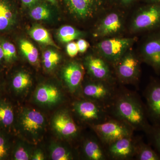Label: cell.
<instances>
[{"label":"cell","instance_id":"d590c367","mask_svg":"<svg viewBox=\"0 0 160 160\" xmlns=\"http://www.w3.org/2000/svg\"><path fill=\"white\" fill-rule=\"evenodd\" d=\"M37 0H22L23 4L27 6H30L33 5Z\"/></svg>","mask_w":160,"mask_h":160},{"label":"cell","instance_id":"cb8c5ba5","mask_svg":"<svg viewBox=\"0 0 160 160\" xmlns=\"http://www.w3.org/2000/svg\"><path fill=\"white\" fill-rule=\"evenodd\" d=\"M20 49L29 62L34 64L38 59L37 49L31 43L27 40H22L19 43Z\"/></svg>","mask_w":160,"mask_h":160},{"label":"cell","instance_id":"7a4b0ae2","mask_svg":"<svg viewBox=\"0 0 160 160\" xmlns=\"http://www.w3.org/2000/svg\"><path fill=\"white\" fill-rule=\"evenodd\" d=\"M117 82L92 79L82 87L84 98L98 103L107 109L114 99L118 89Z\"/></svg>","mask_w":160,"mask_h":160},{"label":"cell","instance_id":"d6a6232c","mask_svg":"<svg viewBox=\"0 0 160 160\" xmlns=\"http://www.w3.org/2000/svg\"><path fill=\"white\" fill-rule=\"evenodd\" d=\"M66 52L70 57H75L79 52L77 43L71 42L68 43L66 46Z\"/></svg>","mask_w":160,"mask_h":160},{"label":"cell","instance_id":"44dd1931","mask_svg":"<svg viewBox=\"0 0 160 160\" xmlns=\"http://www.w3.org/2000/svg\"><path fill=\"white\" fill-rule=\"evenodd\" d=\"M30 37L38 42L53 46L59 49L52 38L50 33L48 30L41 26H34L29 32Z\"/></svg>","mask_w":160,"mask_h":160},{"label":"cell","instance_id":"836d02e7","mask_svg":"<svg viewBox=\"0 0 160 160\" xmlns=\"http://www.w3.org/2000/svg\"><path fill=\"white\" fill-rule=\"evenodd\" d=\"M77 44L79 52L81 53L86 52L89 46V43L86 40L82 38L79 39L78 40Z\"/></svg>","mask_w":160,"mask_h":160},{"label":"cell","instance_id":"6da1fadb","mask_svg":"<svg viewBox=\"0 0 160 160\" xmlns=\"http://www.w3.org/2000/svg\"><path fill=\"white\" fill-rule=\"evenodd\" d=\"M111 117L126 123L134 131L147 133L152 127L145 103L135 92L119 87L116 95L107 109Z\"/></svg>","mask_w":160,"mask_h":160},{"label":"cell","instance_id":"8fae6325","mask_svg":"<svg viewBox=\"0 0 160 160\" xmlns=\"http://www.w3.org/2000/svg\"><path fill=\"white\" fill-rule=\"evenodd\" d=\"M137 138H123L105 146L108 159L129 160L134 158Z\"/></svg>","mask_w":160,"mask_h":160},{"label":"cell","instance_id":"5b68a950","mask_svg":"<svg viewBox=\"0 0 160 160\" xmlns=\"http://www.w3.org/2000/svg\"><path fill=\"white\" fill-rule=\"evenodd\" d=\"M137 38H113L106 39L97 45L99 55L113 66L136 41Z\"/></svg>","mask_w":160,"mask_h":160},{"label":"cell","instance_id":"52a82bcc","mask_svg":"<svg viewBox=\"0 0 160 160\" xmlns=\"http://www.w3.org/2000/svg\"><path fill=\"white\" fill-rule=\"evenodd\" d=\"M147 117L152 126L160 127V80H150L143 93Z\"/></svg>","mask_w":160,"mask_h":160},{"label":"cell","instance_id":"e575fe53","mask_svg":"<svg viewBox=\"0 0 160 160\" xmlns=\"http://www.w3.org/2000/svg\"><path fill=\"white\" fill-rule=\"evenodd\" d=\"M31 159L33 160H43L45 159V156L42 152L38 150L34 152L31 157Z\"/></svg>","mask_w":160,"mask_h":160},{"label":"cell","instance_id":"7402d4cb","mask_svg":"<svg viewBox=\"0 0 160 160\" xmlns=\"http://www.w3.org/2000/svg\"><path fill=\"white\" fill-rule=\"evenodd\" d=\"M14 112L11 105L4 101H0V126L8 127L13 123Z\"/></svg>","mask_w":160,"mask_h":160},{"label":"cell","instance_id":"9c48e42d","mask_svg":"<svg viewBox=\"0 0 160 160\" xmlns=\"http://www.w3.org/2000/svg\"><path fill=\"white\" fill-rule=\"evenodd\" d=\"M110 64L100 56L87 57L85 66L92 79L117 82L114 72L112 71Z\"/></svg>","mask_w":160,"mask_h":160},{"label":"cell","instance_id":"ba28073f","mask_svg":"<svg viewBox=\"0 0 160 160\" xmlns=\"http://www.w3.org/2000/svg\"><path fill=\"white\" fill-rule=\"evenodd\" d=\"M160 28V5L154 4L143 8L135 15L131 30L134 32L150 31Z\"/></svg>","mask_w":160,"mask_h":160},{"label":"cell","instance_id":"d4e9b609","mask_svg":"<svg viewBox=\"0 0 160 160\" xmlns=\"http://www.w3.org/2000/svg\"><path fill=\"white\" fill-rule=\"evenodd\" d=\"M31 84L30 76L24 72L16 73L12 80V89L17 92H20L28 88Z\"/></svg>","mask_w":160,"mask_h":160},{"label":"cell","instance_id":"9a60e30c","mask_svg":"<svg viewBox=\"0 0 160 160\" xmlns=\"http://www.w3.org/2000/svg\"><path fill=\"white\" fill-rule=\"evenodd\" d=\"M82 65L76 61H72L65 66L62 71L63 79L70 93L81 92L84 78Z\"/></svg>","mask_w":160,"mask_h":160},{"label":"cell","instance_id":"2e32d148","mask_svg":"<svg viewBox=\"0 0 160 160\" xmlns=\"http://www.w3.org/2000/svg\"><path fill=\"white\" fill-rule=\"evenodd\" d=\"M124 20L121 14L112 12L106 15L100 21L95 29L96 37L104 38L117 34L122 31Z\"/></svg>","mask_w":160,"mask_h":160},{"label":"cell","instance_id":"4316f807","mask_svg":"<svg viewBox=\"0 0 160 160\" xmlns=\"http://www.w3.org/2000/svg\"><path fill=\"white\" fill-rule=\"evenodd\" d=\"M0 44L4 53V62L10 63L13 62L17 58V50L13 43L6 39H1Z\"/></svg>","mask_w":160,"mask_h":160},{"label":"cell","instance_id":"1f68e13d","mask_svg":"<svg viewBox=\"0 0 160 160\" xmlns=\"http://www.w3.org/2000/svg\"><path fill=\"white\" fill-rule=\"evenodd\" d=\"M9 152V145L6 137L0 133V160L6 159Z\"/></svg>","mask_w":160,"mask_h":160},{"label":"cell","instance_id":"4fadbf2b","mask_svg":"<svg viewBox=\"0 0 160 160\" xmlns=\"http://www.w3.org/2000/svg\"><path fill=\"white\" fill-rule=\"evenodd\" d=\"M19 123L23 131L34 138L42 132L46 125L43 115L32 109L23 110L20 116Z\"/></svg>","mask_w":160,"mask_h":160},{"label":"cell","instance_id":"ab89813d","mask_svg":"<svg viewBox=\"0 0 160 160\" xmlns=\"http://www.w3.org/2000/svg\"><path fill=\"white\" fill-rule=\"evenodd\" d=\"M152 1H156V2H160V0H152Z\"/></svg>","mask_w":160,"mask_h":160},{"label":"cell","instance_id":"d6986e66","mask_svg":"<svg viewBox=\"0 0 160 160\" xmlns=\"http://www.w3.org/2000/svg\"><path fill=\"white\" fill-rule=\"evenodd\" d=\"M62 94L57 87L52 85H44L38 88L35 93L37 102L45 106H52L62 99Z\"/></svg>","mask_w":160,"mask_h":160},{"label":"cell","instance_id":"3957f363","mask_svg":"<svg viewBox=\"0 0 160 160\" xmlns=\"http://www.w3.org/2000/svg\"><path fill=\"white\" fill-rule=\"evenodd\" d=\"M89 126L105 146L123 138L132 136L134 131L126 123L111 117L105 122Z\"/></svg>","mask_w":160,"mask_h":160},{"label":"cell","instance_id":"74e56055","mask_svg":"<svg viewBox=\"0 0 160 160\" xmlns=\"http://www.w3.org/2000/svg\"><path fill=\"white\" fill-rule=\"evenodd\" d=\"M120 1L124 3H129L131 2L133 0H120Z\"/></svg>","mask_w":160,"mask_h":160},{"label":"cell","instance_id":"f1b7e54d","mask_svg":"<svg viewBox=\"0 0 160 160\" xmlns=\"http://www.w3.org/2000/svg\"><path fill=\"white\" fill-rule=\"evenodd\" d=\"M146 134L149 139L150 145L160 156V127L152 126Z\"/></svg>","mask_w":160,"mask_h":160},{"label":"cell","instance_id":"8d00e7d4","mask_svg":"<svg viewBox=\"0 0 160 160\" xmlns=\"http://www.w3.org/2000/svg\"><path fill=\"white\" fill-rule=\"evenodd\" d=\"M3 61L4 62V53H3L2 46H1V44H0V63L2 62Z\"/></svg>","mask_w":160,"mask_h":160},{"label":"cell","instance_id":"8992f818","mask_svg":"<svg viewBox=\"0 0 160 160\" xmlns=\"http://www.w3.org/2000/svg\"><path fill=\"white\" fill-rule=\"evenodd\" d=\"M72 107L80 120L89 126L102 122L110 117L106 108L87 99L74 101Z\"/></svg>","mask_w":160,"mask_h":160},{"label":"cell","instance_id":"e0dca14e","mask_svg":"<svg viewBox=\"0 0 160 160\" xmlns=\"http://www.w3.org/2000/svg\"><path fill=\"white\" fill-rule=\"evenodd\" d=\"M84 157L89 160H108L105 146L96 135L95 137L86 139L83 143Z\"/></svg>","mask_w":160,"mask_h":160},{"label":"cell","instance_id":"7c38bea8","mask_svg":"<svg viewBox=\"0 0 160 160\" xmlns=\"http://www.w3.org/2000/svg\"><path fill=\"white\" fill-rule=\"evenodd\" d=\"M52 126L56 132L67 139H73L79 134V128L68 110H62L55 115Z\"/></svg>","mask_w":160,"mask_h":160},{"label":"cell","instance_id":"83f0119b","mask_svg":"<svg viewBox=\"0 0 160 160\" xmlns=\"http://www.w3.org/2000/svg\"><path fill=\"white\" fill-rule=\"evenodd\" d=\"M60 59L59 55L51 49L46 50L43 53V63L44 67L48 70L54 69L58 64Z\"/></svg>","mask_w":160,"mask_h":160},{"label":"cell","instance_id":"277c9868","mask_svg":"<svg viewBox=\"0 0 160 160\" xmlns=\"http://www.w3.org/2000/svg\"><path fill=\"white\" fill-rule=\"evenodd\" d=\"M141 58L132 51H127L112 66L117 82L123 85L137 84L141 73Z\"/></svg>","mask_w":160,"mask_h":160},{"label":"cell","instance_id":"f35d334b","mask_svg":"<svg viewBox=\"0 0 160 160\" xmlns=\"http://www.w3.org/2000/svg\"><path fill=\"white\" fill-rule=\"evenodd\" d=\"M48 1H49V2H51L54 3L55 0H48Z\"/></svg>","mask_w":160,"mask_h":160},{"label":"cell","instance_id":"30bf717a","mask_svg":"<svg viewBox=\"0 0 160 160\" xmlns=\"http://www.w3.org/2000/svg\"><path fill=\"white\" fill-rule=\"evenodd\" d=\"M140 58L160 74V30L150 35L141 48Z\"/></svg>","mask_w":160,"mask_h":160},{"label":"cell","instance_id":"5bb4252c","mask_svg":"<svg viewBox=\"0 0 160 160\" xmlns=\"http://www.w3.org/2000/svg\"><path fill=\"white\" fill-rule=\"evenodd\" d=\"M70 13L79 19L92 18L97 13L100 0H65Z\"/></svg>","mask_w":160,"mask_h":160},{"label":"cell","instance_id":"603a6c76","mask_svg":"<svg viewBox=\"0 0 160 160\" xmlns=\"http://www.w3.org/2000/svg\"><path fill=\"white\" fill-rule=\"evenodd\" d=\"M83 33L78 29L70 26H63L58 32V36L61 42L69 43L82 36Z\"/></svg>","mask_w":160,"mask_h":160},{"label":"cell","instance_id":"ffe728a7","mask_svg":"<svg viewBox=\"0 0 160 160\" xmlns=\"http://www.w3.org/2000/svg\"><path fill=\"white\" fill-rule=\"evenodd\" d=\"M134 158L137 160H160V156L150 144H146L142 138L138 137Z\"/></svg>","mask_w":160,"mask_h":160},{"label":"cell","instance_id":"ac0fdd59","mask_svg":"<svg viewBox=\"0 0 160 160\" xmlns=\"http://www.w3.org/2000/svg\"><path fill=\"white\" fill-rule=\"evenodd\" d=\"M16 21V10L12 1L0 0V33L12 29Z\"/></svg>","mask_w":160,"mask_h":160},{"label":"cell","instance_id":"f546056e","mask_svg":"<svg viewBox=\"0 0 160 160\" xmlns=\"http://www.w3.org/2000/svg\"><path fill=\"white\" fill-rule=\"evenodd\" d=\"M51 15L48 7L43 5L36 6L30 12V16L33 19L41 21L48 19Z\"/></svg>","mask_w":160,"mask_h":160},{"label":"cell","instance_id":"484cf974","mask_svg":"<svg viewBox=\"0 0 160 160\" xmlns=\"http://www.w3.org/2000/svg\"><path fill=\"white\" fill-rule=\"evenodd\" d=\"M72 150L62 146L55 145L52 147L51 158L53 160H71L75 158Z\"/></svg>","mask_w":160,"mask_h":160},{"label":"cell","instance_id":"4dcf8cb0","mask_svg":"<svg viewBox=\"0 0 160 160\" xmlns=\"http://www.w3.org/2000/svg\"><path fill=\"white\" fill-rule=\"evenodd\" d=\"M12 158L15 160H28L30 158L28 149L23 145L18 144L13 150Z\"/></svg>","mask_w":160,"mask_h":160}]
</instances>
